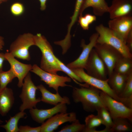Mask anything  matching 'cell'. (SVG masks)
<instances>
[{
  "instance_id": "1",
  "label": "cell",
  "mask_w": 132,
  "mask_h": 132,
  "mask_svg": "<svg viewBox=\"0 0 132 132\" xmlns=\"http://www.w3.org/2000/svg\"><path fill=\"white\" fill-rule=\"evenodd\" d=\"M101 91L89 85L80 88L74 87L72 96L74 102L81 103L84 110L93 112L99 107H105L100 96Z\"/></svg>"
},
{
  "instance_id": "2",
  "label": "cell",
  "mask_w": 132,
  "mask_h": 132,
  "mask_svg": "<svg viewBox=\"0 0 132 132\" xmlns=\"http://www.w3.org/2000/svg\"><path fill=\"white\" fill-rule=\"evenodd\" d=\"M35 45L41 51L42 56L40 68L43 70L54 74L61 71L55 58L52 47L44 36L40 33L34 35Z\"/></svg>"
},
{
  "instance_id": "3",
  "label": "cell",
  "mask_w": 132,
  "mask_h": 132,
  "mask_svg": "<svg viewBox=\"0 0 132 132\" xmlns=\"http://www.w3.org/2000/svg\"><path fill=\"white\" fill-rule=\"evenodd\" d=\"M95 29L99 34L97 43L109 45L118 50L123 56L132 58V53L126 44L109 28L100 24L96 26Z\"/></svg>"
},
{
  "instance_id": "4",
  "label": "cell",
  "mask_w": 132,
  "mask_h": 132,
  "mask_svg": "<svg viewBox=\"0 0 132 132\" xmlns=\"http://www.w3.org/2000/svg\"><path fill=\"white\" fill-rule=\"evenodd\" d=\"M22 87L19 96L22 102L19 108L20 111L36 108L37 105L41 100L40 98L36 97V91L38 89L33 81L30 72L24 78Z\"/></svg>"
},
{
  "instance_id": "5",
  "label": "cell",
  "mask_w": 132,
  "mask_h": 132,
  "mask_svg": "<svg viewBox=\"0 0 132 132\" xmlns=\"http://www.w3.org/2000/svg\"><path fill=\"white\" fill-rule=\"evenodd\" d=\"M35 45L34 35L30 33L20 35L11 44L9 52L14 57L29 61L31 57L30 48Z\"/></svg>"
},
{
  "instance_id": "6",
  "label": "cell",
  "mask_w": 132,
  "mask_h": 132,
  "mask_svg": "<svg viewBox=\"0 0 132 132\" xmlns=\"http://www.w3.org/2000/svg\"><path fill=\"white\" fill-rule=\"evenodd\" d=\"M84 69L83 68H77L72 70L81 79L83 82L105 92L124 104L126 103V99L119 97L110 88L108 83V78L106 80H102L95 78L88 74Z\"/></svg>"
},
{
  "instance_id": "7",
  "label": "cell",
  "mask_w": 132,
  "mask_h": 132,
  "mask_svg": "<svg viewBox=\"0 0 132 132\" xmlns=\"http://www.w3.org/2000/svg\"><path fill=\"white\" fill-rule=\"evenodd\" d=\"M100 96L104 104L110 112L112 119L117 118H126L132 121V109L101 91Z\"/></svg>"
},
{
  "instance_id": "8",
  "label": "cell",
  "mask_w": 132,
  "mask_h": 132,
  "mask_svg": "<svg viewBox=\"0 0 132 132\" xmlns=\"http://www.w3.org/2000/svg\"><path fill=\"white\" fill-rule=\"evenodd\" d=\"M94 48L106 66L109 76L113 72L117 61L123 56L117 49L106 44L97 43Z\"/></svg>"
},
{
  "instance_id": "9",
  "label": "cell",
  "mask_w": 132,
  "mask_h": 132,
  "mask_svg": "<svg viewBox=\"0 0 132 132\" xmlns=\"http://www.w3.org/2000/svg\"><path fill=\"white\" fill-rule=\"evenodd\" d=\"M31 71L38 76L41 80L44 82L50 88H53L56 92H58L59 87H72L66 84L71 81V79L70 77L60 76L46 71L36 64L32 66Z\"/></svg>"
},
{
  "instance_id": "10",
  "label": "cell",
  "mask_w": 132,
  "mask_h": 132,
  "mask_svg": "<svg viewBox=\"0 0 132 132\" xmlns=\"http://www.w3.org/2000/svg\"><path fill=\"white\" fill-rule=\"evenodd\" d=\"M85 69L87 71V73L91 76L102 80L108 78L106 66L94 48L90 53Z\"/></svg>"
},
{
  "instance_id": "11",
  "label": "cell",
  "mask_w": 132,
  "mask_h": 132,
  "mask_svg": "<svg viewBox=\"0 0 132 132\" xmlns=\"http://www.w3.org/2000/svg\"><path fill=\"white\" fill-rule=\"evenodd\" d=\"M109 28L126 44L128 35L132 30V16H126L111 19Z\"/></svg>"
},
{
  "instance_id": "12",
  "label": "cell",
  "mask_w": 132,
  "mask_h": 132,
  "mask_svg": "<svg viewBox=\"0 0 132 132\" xmlns=\"http://www.w3.org/2000/svg\"><path fill=\"white\" fill-rule=\"evenodd\" d=\"M98 36L97 32L93 34L90 36L89 42L88 44H85L84 39L82 40L80 45L82 48L81 53L76 59L68 64L66 66L71 70L77 68L85 69L90 53L97 43Z\"/></svg>"
},
{
  "instance_id": "13",
  "label": "cell",
  "mask_w": 132,
  "mask_h": 132,
  "mask_svg": "<svg viewBox=\"0 0 132 132\" xmlns=\"http://www.w3.org/2000/svg\"><path fill=\"white\" fill-rule=\"evenodd\" d=\"M77 119L74 112L58 113L42 124L41 132H54L62 124L67 122H72Z\"/></svg>"
},
{
  "instance_id": "14",
  "label": "cell",
  "mask_w": 132,
  "mask_h": 132,
  "mask_svg": "<svg viewBox=\"0 0 132 132\" xmlns=\"http://www.w3.org/2000/svg\"><path fill=\"white\" fill-rule=\"evenodd\" d=\"M66 104L60 103L54 107L48 109H38L36 108L30 109L29 112L32 119L36 122L42 124L45 120L59 113L67 112Z\"/></svg>"
},
{
  "instance_id": "15",
  "label": "cell",
  "mask_w": 132,
  "mask_h": 132,
  "mask_svg": "<svg viewBox=\"0 0 132 132\" xmlns=\"http://www.w3.org/2000/svg\"><path fill=\"white\" fill-rule=\"evenodd\" d=\"M4 55L6 60L10 65V68L18 79V87H22L24 79L31 71L32 66L31 64H25L19 61L9 52L5 53Z\"/></svg>"
},
{
  "instance_id": "16",
  "label": "cell",
  "mask_w": 132,
  "mask_h": 132,
  "mask_svg": "<svg viewBox=\"0 0 132 132\" xmlns=\"http://www.w3.org/2000/svg\"><path fill=\"white\" fill-rule=\"evenodd\" d=\"M108 12L111 19L132 16V0H113Z\"/></svg>"
},
{
  "instance_id": "17",
  "label": "cell",
  "mask_w": 132,
  "mask_h": 132,
  "mask_svg": "<svg viewBox=\"0 0 132 132\" xmlns=\"http://www.w3.org/2000/svg\"><path fill=\"white\" fill-rule=\"evenodd\" d=\"M41 94V101L51 105H55L60 103L70 104L71 102L69 98L66 96L62 97L59 92L53 93L48 90L42 84L37 86Z\"/></svg>"
},
{
  "instance_id": "18",
  "label": "cell",
  "mask_w": 132,
  "mask_h": 132,
  "mask_svg": "<svg viewBox=\"0 0 132 132\" xmlns=\"http://www.w3.org/2000/svg\"><path fill=\"white\" fill-rule=\"evenodd\" d=\"M91 7L96 16H101L108 12L109 6L105 0H83L79 11V16L82 15L84 10Z\"/></svg>"
},
{
  "instance_id": "19",
  "label": "cell",
  "mask_w": 132,
  "mask_h": 132,
  "mask_svg": "<svg viewBox=\"0 0 132 132\" xmlns=\"http://www.w3.org/2000/svg\"><path fill=\"white\" fill-rule=\"evenodd\" d=\"M15 98L12 89L6 87L0 91V114L7 115L14 104Z\"/></svg>"
},
{
  "instance_id": "20",
  "label": "cell",
  "mask_w": 132,
  "mask_h": 132,
  "mask_svg": "<svg viewBox=\"0 0 132 132\" xmlns=\"http://www.w3.org/2000/svg\"><path fill=\"white\" fill-rule=\"evenodd\" d=\"M128 75H122L113 71L108 77V83L109 86L119 97L124 89Z\"/></svg>"
},
{
  "instance_id": "21",
  "label": "cell",
  "mask_w": 132,
  "mask_h": 132,
  "mask_svg": "<svg viewBox=\"0 0 132 132\" xmlns=\"http://www.w3.org/2000/svg\"><path fill=\"white\" fill-rule=\"evenodd\" d=\"M27 114L24 111H20L16 113L7 121L6 124L0 125V127L4 129L7 132H19L18 123L21 119L27 118Z\"/></svg>"
},
{
  "instance_id": "22",
  "label": "cell",
  "mask_w": 132,
  "mask_h": 132,
  "mask_svg": "<svg viewBox=\"0 0 132 132\" xmlns=\"http://www.w3.org/2000/svg\"><path fill=\"white\" fill-rule=\"evenodd\" d=\"M113 71L124 75L132 72V58L122 56L117 61Z\"/></svg>"
},
{
  "instance_id": "23",
  "label": "cell",
  "mask_w": 132,
  "mask_h": 132,
  "mask_svg": "<svg viewBox=\"0 0 132 132\" xmlns=\"http://www.w3.org/2000/svg\"><path fill=\"white\" fill-rule=\"evenodd\" d=\"M112 120L113 124L111 128L112 132H125L132 131V126L127 119L117 118Z\"/></svg>"
},
{
  "instance_id": "24",
  "label": "cell",
  "mask_w": 132,
  "mask_h": 132,
  "mask_svg": "<svg viewBox=\"0 0 132 132\" xmlns=\"http://www.w3.org/2000/svg\"><path fill=\"white\" fill-rule=\"evenodd\" d=\"M85 128L84 132H95L97 127L103 124L102 121L98 115H88L85 119Z\"/></svg>"
},
{
  "instance_id": "25",
  "label": "cell",
  "mask_w": 132,
  "mask_h": 132,
  "mask_svg": "<svg viewBox=\"0 0 132 132\" xmlns=\"http://www.w3.org/2000/svg\"><path fill=\"white\" fill-rule=\"evenodd\" d=\"M97 115L102 120L103 124L105 128L108 129H111L113 123L112 119L109 111L105 107H101L96 110Z\"/></svg>"
},
{
  "instance_id": "26",
  "label": "cell",
  "mask_w": 132,
  "mask_h": 132,
  "mask_svg": "<svg viewBox=\"0 0 132 132\" xmlns=\"http://www.w3.org/2000/svg\"><path fill=\"white\" fill-rule=\"evenodd\" d=\"M55 58L61 71L66 73L76 83L80 86L82 87H84L86 86V84H82L80 83L83 82L82 80L72 70L66 65L55 56Z\"/></svg>"
},
{
  "instance_id": "27",
  "label": "cell",
  "mask_w": 132,
  "mask_h": 132,
  "mask_svg": "<svg viewBox=\"0 0 132 132\" xmlns=\"http://www.w3.org/2000/svg\"><path fill=\"white\" fill-rule=\"evenodd\" d=\"M16 77L13 71L11 68L6 71L0 72V91L7 87V85Z\"/></svg>"
},
{
  "instance_id": "28",
  "label": "cell",
  "mask_w": 132,
  "mask_h": 132,
  "mask_svg": "<svg viewBox=\"0 0 132 132\" xmlns=\"http://www.w3.org/2000/svg\"><path fill=\"white\" fill-rule=\"evenodd\" d=\"M85 124H81L78 120L72 122L69 125H67L63 127L59 132H84Z\"/></svg>"
},
{
  "instance_id": "29",
  "label": "cell",
  "mask_w": 132,
  "mask_h": 132,
  "mask_svg": "<svg viewBox=\"0 0 132 132\" xmlns=\"http://www.w3.org/2000/svg\"><path fill=\"white\" fill-rule=\"evenodd\" d=\"M119 97L123 98L132 97V72L128 75L124 89Z\"/></svg>"
},
{
  "instance_id": "30",
  "label": "cell",
  "mask_w": 132,
  "mask_h": 132,
  "mask_svg": "<svg viewBox=\"0 0 132 132\" xmlns=\"http://www.w3.org/2000/svg\"><path fill=\"white\" fill-rule=\"evenodd\" d=\"M83 0H76L73 14L70 17L71 21L68 25V28L69 29L71 28L72 26L77 21L79 16L80 9Z\"/></svg>"
},
{
  "instance_id": "31",
  "label": "cell",
  "mask_w": 132,
  "mask_h": 132,
  "mask_svg": "<svg viewBox=\"0 0 132 132\" xmlns=\"http://www.w3.org/2000/svg\"><path fill=\"white\" fill-rule=\"evenodd\" d=\"M10 11L11 14L16 16H19L22 14L25 11V8L23 4L19 2L13 3L11 6Z\"/></svg>"
},
{
  "instance_id": "32",
  "label": "cell",
  "mask_w": 132,
  "mask_h": 132,
  "mask_svg": "<svg viewBox=\"0 0 132 132\" xmlns=\"http://www.w3.org/2000/svg\"><path fill=\"white\" fill-rule=\"evenodd\" d=\"M19 132H41V126L33 127L30 126L20 125L19 127Z\"/></svg>"
},
{
  "instance_id": "33",
  "label": "cell",
  "mask_w": 132,
  "mask_h": 132,
  "mask_svg": "<svg viewBox=\"0 0 132 132\" xmlns=\"http://www.w3.org/2000/svg\"><path fill=\"white\" fill-rule=\"evenodd\" d=\"M78 17V22L81 27L84 30H88L89 29L90 24L84 16L82 15L79 16Z\"/></svg>"
},
{
  "instance_id": "34",
  "label": "cell",
  "mask_w": 132,
  "mask_h": 132,
  "mask_svg": "<svg viewBox=\"0 0 132 132\" xmlns=\"http://www.w3.org/2000/svg\"><path fill=\"white\" fill-rule=\"evenodd\" d=\"M126 44L130 52H132V30L129 33L126 39Z\"/></svg>"
},
{
  "instance_id": "35",
  "label": "cell",
  "mask_w": 132,
  "mask_h": 132,
  "mask_svg": "<svg viewBox=\"0 0 132 132\" xmlns=\"http://www.w3.org/2000/svg\"><path fill=\"white\" fill-rule=\"evenodd\" d=\"M84 16L89 24L96 20V16L94 15H93L87 13Z\"/></svg>"
},
{
  "instance_id": "36",
  "label": "cell",
  "mask_w": 132,
  "mask_h": 132,
  "mask_svg": "<svg viewBox=\"0 0 132 132\" xmlns=\"http://www.w3.org/2000/svg\"><path fill=\"white\" fill-rule=\"evenodd\" d=\"M5 60H6L4 54L0 52V72L3 71V63Z\"/></svg>"
},
{
  "instance_id": "37",
  "label": "cell",
  "mask_w": 132,
  "mask_h": 132,
  "mask_svg": "<svg viewBox=\"0 0 132 132\" xmlns=\"http://www.w3.org/2000/svg\"><path fill=\"white\" fill-rule=\"evenodd\" d=\"M40 3V9L41 11L45 10L46 7V3L47 0H39Z\"/></svg>"
},
{
  "instance_id": "38",
  "label": "cell",
  "mask_w": 132,
  "mask_h": 132,
  "mask_svg": "<svg viewBox=\"0 0 132 132\" xmlns=\"http://www.w3.org/2000/svg\"><path fill=\"white\" fill-rule=\"evenodd\" d=\"M4 45V39L3 37L0 36V52L2 50Z\"/></svg>"
},
{
  "instance_id": "39",
  "label": "cell",
  "mask_w": 132,
  "mask_h": 132,
  "mask_svg": "<svg viewBox=\"0 0 132 132\" xmlns=\"http://www.w3.org/2000/svg\"><path fill=\"white\" fill-rule=\"evenodd\" d=\"M8 0H0V1L1 3L3 2H5Z\"/></svg>"
},
{
  "instance_id": "40",
  "label": "cell",
  "mask_w": 132,
  "mask_h": 132,
  "mask_svg": "<svg viewBox=\"0 0 132 132\" xmlns=\"http://www.w3.org/2000/svg\"><path fill=\"white\" fill-rule=\"evenodd\" d=\"M3 122V121L0 118V125H1Z\"/></svg>"
},
{
  "instance_id": "41",
  "label": "cell",
  "mask_w": 132,
  "mask_h": 132,
  "mask_svg": "<svg viewBox=\"0 0 132 132\" xmlns=\"http://www.w3.org/2000/svg\"><path fill=\"white\" fill-rule=\"evenodd\" d=\"M1 3L0 1V4Z\"/></svg>"
}]
</instances>
